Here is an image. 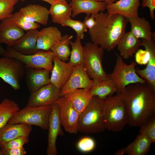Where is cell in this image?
<instances>
[{
	"label": "cell",
	"mask_w": 155,
	"mask_h": 155,
	"mask_svg": "<svg viewBox=\"0 0 155 155\" xmlns=\"http://www.w3.org/2000/svg\"><path fill=\"white\" fill-rule=\"evenodd\" d=\"M19 0V1H23V2H24V1H26V0Z\"/></svg>",
	"instance_id": "7dc6e473"
},
{
	"label": "cell",
	"mask_w": 155,
	"mask_h": 155,
	"mask_svg": "<svg viewBox=\"0 0 155 155\" xmlns=\"http://www.w3.org/2000/svg\"><path fill=\"white\" fill-rule=\"evenodd\" d=\"M140 0H119L106 7L108 13L119 14L126 18L138 16V10L140 5Z\"/></svg>",
	"instance_id": "d6986e66"
},
{
	"label": "cell",
	"mask_w": 155,
	"mask_h": 155,
	"mask_svg": "<svg viewBox=\"0 0 155 155\" xmlns=\"http://www.w3.org/2000/svg\"><path fill=\"white\" fill-rule=\"evenodd\" d=\"M20 110L19 105L16 102L8 98L4 99L0 103V128L6 124Z\"/></svg>",
	"instance_id": "4dcf8cb0"
},
{
	"label": "cell",
	"mask_w": 155,
	"mask_h": 155,
	"mask_svg": "<svg viewBox=\"0 0 155 155\" xmlns=\"http://www.w3.org/2000/svg\"><path fill=\"white\" fill-rule=\"evenodd\" d=\"M60 91L61 89L50 83L31 93L26 106H51L61 97Z\"/></svg>",
	"instance_id": "8fae6325"
},
{
	"label": "cell",
	"mask_w": 155,
	"mask_h": 155,
	"mask_svg": "<svg viewBox=\"0 0 155 155\" xmlns=\"http://www.w3.org/2000/svg\"><path fill=\"white\" fill-rule=\"evenodd\" d=\"M70 45L71 50L69 62L74 66L83 64L84 46L81 44V39L77 37L74 42L70 41Z\"/></svg>",
	"instance_id": "1f68e13d"
},
{
	"label": "cell",
	"mask_w": 155,
	"mask_h": 155,
	"mask_svg": "<svg viewBox=\"0 0 155 155\" xmlns=\"http://www.w3.org/2000/svg\"><path fill=\"white\" fill-rule=\"evenodd\" d=\"M77 146L80 151L88 152L93 151L96 146L94 140L91 137H85L81 138L78 142Z\"/></svg>",
	"instance_id": "8d00e7d4"
},
{
	"label": "cell",
	"mask_w": 155,
	"mask_h": 155,
	"mask_svg": "<svg viewBox=\"0 0 155 155\" xmlns=\"http://www.w3.org/2000/svg\"><path fill=\"white\" fill-rule=\"evenodd\" d=\"M125 154L123 148L121 149L118 150L116 152L115 155H123Z\"/></svg>",
	"instance_id": "ee69618b"
},
{
	"label": "cell",
	"mask_w": 155,
	"mask_h": 155,
	"mask_svg": "<svg viewBox=\"0 0 155 155\" xmlns=\"http://www.w3.org/2000/svg\"><path fill=\"white\" fill-rule=\"evenodd\" d=\"M19 0H0V21L11 17L14 7Z\"/></svg>",
	"instance_id": "e575fe53"
},
{
	"label": "cell",
	"mask_w": 155,
	"mask_h": 155,
	"mask_svg": "<svg viewBox=\"0 0 155 155\" xmlns=\"http://www.w3.org/2000/svg\"><path fill=\"white\" fill-rule=\"evenodd\" d=\"M49 10L52 21L54 23L62 25L71 17V8L65 0H57L51 5Z\"/></svg>",
	"instance_id": "83f0119b"
},
{
	"label": "cell",
	"mask_w": 155,
	"mask_h": 155,
	"mask_svg": "<svg viewBox=\"0 0 155 155\" xmlns=\"http://www.w3.org/2000/svg\"><path fill=\"white\" fill-rule=\"evenodd\" d=\"M72 11L71 17L74 18L81 13L87 16L95 14L106 9L107 4L104 2L96 0H70L69 3Z\"/></svg>",
	"instance_id": "e0dca14e"
},
{
	"label": "cell",
	"mask_w": 155,
	"mask_h": 155,
	"mask_svg": "<svg viewBox=\"0 0 155 155\" xmlns=\"http://www.w3.org/2000/svg\"><path fill=\"white\" fill-rule=\"evenodd\" d=\"M62 126L59 115L58 106L56 102L51 106L49 118L47 155H57V139L58 135L62 136L64 134Z\"/></svg>",
	"instance_id": "4fadbf2b"
},
{
	"label": "cell",
	"mask_w": 155,
	"mask_h": 155,
	"mask_svg": "<svg viewBox=\"0 0 155 155\" xmlns=\"http://www.w3.org/2000/svg\"><path fill=\"white\" fill-rule=\"evenodd\" d=\"M92 80V84L90 90L93 96H97L104 100L117 92L115 83L108 76Z\"/></svg>",
	"instance_id": "cb8c5ba5"
},
{
	"label": "cell",
	"mask_w": 155,
	"mask_h": 155,
	"mask_svg": "<svg viewBox=\"0 0 155 155\" xmlns=\"http://www.w3.org/2000/svg\"><path fill=\"white\" fill-rule=\"evenodd\" d=\"M73 37L72 35L68 34L63 36L60 40L51 47V50L55 56L64 62L69 59L71 53L70 42Z\"/></svg>",
	"instance_id": "f546056e"
},
{
	"label": "cell",
	"mask_w": 155,
	"mask_h": 155,
	"mask_svg": "<svg viewBox=\"0 0 155 155\" xmlns=\"http://www.w3.org/2000/svg\"><path fill=\"white\" fill-rule=\"evenodd\" d=\"M25 34L24 30L14 23L11 17L0 21V44L4 43L11 47Z\"/></svg>",
	"instance_id": "2e32d148"
},
{
	"label": "cell",
	"mask_w": 155,
	"mask_h": 155,
	"mask_svg": "<svg viewBox=\"0 0 155 155\" xmlns=\"http://www.w3.org/2000/svg\"><path fill=\"white\" fill-rule=\"evenodd\" d=\"M50 72L43 69L25 68L26 82L31 93L50 83Z\"/></svg>",
	"instance_id": "ac0fdd59"
},
{
	"label": "cell",
	"mask_w": 155,
	"mask_h": 155,
	"mask_svg": "<svg viewBox=\"0 0 155 155\" xmlns=\"http://www.w3.org/2000/svg\"><path fill=\"white\" fill-rule=\"evenodd\" d=\"M92 80L88 75L83 64L75 65L67 81L61 88V96L78 89H90Z\"/></svg>",
	"instance_id": "7c38bea8"
},
{
	"label": "cell",
	"mask_w": 155,
	"mask_h": 155,
	"mask_svg": "<svg viewBox=\"0 0 155 155\" xmlns=\"http://www.w3.org/2000/svg\"><path fill=\"white\" fill-rule=\"evenodd\" d=\"M103 112L106 129L112 132L122 130L127 124L124 102L119 93L104 101Z\"/></svg>",
	"instance_id": "277c9868"
},
{
	"label": "cell",
	"mask_w": 155,
	"mask_h": 155,
	"mask_svg": "<svg viewBox=\"0 0 155 155\" xmlns=\"http://www.w3.org/2000/svg\"><path fill=\"white\" fill-rule=\"evenodd\" d=\"M61 25L73 28L77 33V37L81 39H84V33L87 32L88 29L83 22L73 20L71 18L66 20Z\"/></svg>",
	"instance_id": "d590c367"
},
{
	"label": "cell",
	"mask_w": 155,
	"mask_h": 155,
	"mask_svg": "<svg viewBox=\"0 0 155 155\" xmlns=\"http://www.w3.org/2000/svg\"><path fill=\"white\" fill-rule=\"evenodd\" d=\"M26 153L23 147L5 150L0 149V155H25Z\"/></svg>",
	"instance_id": "ab89813d"
},
{
	"label": "cell",
	"mask_w": 155,
	"mask_h": 155,
	"mask_svg": "<svg viewBox=\"0 0 155 155\" xmlns=\"http://www.w3.org/2000/svg\"><path fill=\"white\" fill-rule=\"evenodd\" d=\"M51 106H26L12 116L7 123H25L39 127L43 130L48 129Z\"/></svg>",
	"instance_id": "8992f818"
},
{
	"label": "cell",
	"mask_w": 155,
	"mask_h": 155,
	"mask_svg": "<svg viewBox=\"0 0 155 155\" xmlns=\"http://www.w3.org/2000/svg\"><path fill=\"white\" fill-rule=\"evenodd\" d=\"M88 29L90 30L96 24L94 14L90 16H86L83 22Z\"/></svg>",
	"instance_id": "b9f144b4"
},
{
	"label": "cell",
	"mask_w": 155,
	"mask_h": 155,
	"mask_svg": "<svg viewBox=\"0 0 155 155\" xmlns=\"http://www.w3.org/2000/svg\"><path fill=\"white\" fill-rule=\"evenodd\" d=\"M57 102L62 126L67 132L77 134L78 132V126L80 114L65 96L60 97Z\"/></svg>",
	"instance_id": "30bf717a"
},
{
	"label": "cell",
	"mask_w": 155,
	"mask_h": 155,
	"mask_svg": "<svg viewBox=\"0 0 155 155\" xmlns=\"http://www.w3.org/2000/svg\"><path fill=\"white\" fill-rule=\"evenodd\" d=\"M39 32L37 29L27 31L11 47L16 52L25 55L33 54L40 51L42 50L37 47Z\"/></svg>",
	"instance_id": "7402d4cb"
},
{
	"label": "cell",
	"mask_w": 155,
	"mask_h": 155,
	"mask_svg": "<svg viewBox=\"0 0 155 155\" xmlns=\"http://www.w3.org/2000/svg\"><path fill=\"white\" fill-rule=\"evenodd\" d=\"M96 1H100V2H104L107 4H111L113 3L115 1L117 0H96Z\"/></svg>",
	"instance_id": "7bdbcfd3"
},
{
	"label": "cell",
	"mask_w": 155,
	"mask_h": 155,
	"mask_svg": "<svg viewBox=\"0 0 155 155\" xmlns=\"http://www.w3.org/2000/svg\"><path fill=\"white\" fill-rule=\"evenodd\" d=\"M5 50L0 44V55H3L5 52Z\"/></svg>",
	"instance_id": "f6af8a7d"
},
{
	"label": "cell",
	"mask_w": 155,
	"mask_h": 155,
	"mask_svg": "<svg viewBox=\"0 0 155 155\" xmlns=\"http://www.w3.org/2000/svg\"><path fill=\"white\" fill-rule=\"evenodd\" d=\"M104 50L96 44L87 42L84 46L83 65L90 79L92 80L108 77L102 67Z\"/></svg>",
	"instance_id": "52a82bcc"
},
{
	"label": "cell",
	"mask_w": 155,
	"mask_h": 155,
	"mask_svg": "<svg viewBox=\"0 0 155 155\" xmlns=\"http://www.w3.org/2000/svg\"><path fill=\"white\" fill-rule=\"evenodd\" d=\"M11 18L14 23L24 31H28L37 29L40 26V25L37 23L30 22L26 21L19 11L13 13Z\"/></svg>",
	"instance_id": "836d02e7"
},
{
	"label": "cell",
	"mask_w": 155,
	"mask_h": 155,
	"mask_svg": "<svg viewBox=\"0 0 155 155\" xmlns=\"http://www.w3.org/2000/svg\"><path fill=\"white\" fill-rule=\"evenodd\" d=\"M3 56L20 61L24 64L25 68L43 69L50 72L53 67V60L55 56L54 53L51 50H42L36 53L25 55L19 53L12 47L8 46Z\"/></svg>",
	"instance_id": "ba28073f"
},
{
	"label": "cell",
	"mask_w": 155,
	"mask_h": 155,
	"mask_svg": "<svg viewBox=\"0 0 155 155\" xmlns=\"http://www.w3.org/2000/svg\"><path fill=\"white\" fill-rule=\"evenodd\" d=\"M127 19L131 25L130 31L136 37L146 40L154 37V33L152 32L150 22L145 18L138 16L128 18Z\"/></svg>",
	"instance_id": "484cf974"
},
{
	"label": "cell",
	"mask_w": 155,
	"mask_h": 155,
	"mask_svg": "<svg viewBox=\"0 0 155 155\" xmlns=\"http://www.w3.org/2000/svg\"><path fill=\"white\" fill-rule=\"evenodd\" d=\"M137 63L132 61L127 65L121 56L117 54L115 64L112 72L108 74V77L115 83L117 89L116 93L121 92L128 85L136 83H146L139 76L135 71Z\"/></svg>",
	"instance_id": "5b68a950"
},
{
	"label": "cell",
	"mask_w": 155,
	"mask_h": 155,
	"mask_svg": "<svg viewBox=\"0 0 155 155\" xmlns=\"http://www.w3.org/2000/svg\"><path fill=\"white\" fill-rule=\"evenodd\" d=\"M26 21L46 25L50 13L47 8L39 4H30L18 11Z\"/></svg>",
	"instance_id": "ffe728a7"
},
{
	"label": "cell",
	"mask_w": 155,
	"mask_h": 155,
	"mask_svg": "<svg viewBox=\"0 0 155 155\" xmlns=\"http://www.w3.org/2000/svg\"><path fill=\"white\" fill-rule=\"evenodd\" d=\"M141 46V40L134 36L130 31L125 32L117 45L122 59L126 60L135 54Z\"/></svg>",
	"instance_id": "603a6c76"
},
{
	"label": "cell",
	"mask_w": 155,
	"mask_h": 155,
	"mask_svg": "<svg viewBox=\"0 0 155 155\" xmlns=\"http://www.w3.org/2000/svg\"><path fill=\"white\" fill-rule=\"evenodd\" d=\"M51 71L50 83L61 89L70 77L75 66L69 62L66 63L55 56Z\"/></svg>",
	"instance_id": "9a60e30c"
},
{
	"label": "cell",
	"mask_w": 155,
	"mask_h": 155,
	"mask_svg": "<svg viewBox=\"0 0 155 155\" xmlns=\"http://www.w3.org/2000/svg\"><path fill=\"white\" fill-rule=\"evenodd\" d=\"M46 2L51 5L56 2L57 0H40Z\"/></svg>",
	"instance_id": "bcb514c9"
},
{
	"label": "cell",
	"mask_w": 155,
	"mask_h": 155,
	"mask_svg": "<svg viewBox=\"0 0 155 155\" xmlns=\"http://www.w3.org/2000/svg\"><path fill=\"white\" fill-rule=\"evenodd\" d=\"M142 6L143 7H148L150 16L152 20H155L154 11L155 9V0H142Z\"/></svg>",
	"instance_id": "60d3db41"
},
{
	"label": "cell",
	"mask_w": 155,
	"mask_h": 155,
	"mask_svg": "<svg viewBox=\"0 0 155 155\" xmlns=\"http://www.w3.org/2000/svg\"><path fill=\"white\" fill-rule=\"evenodd\" d=\"M152 143L146 137L139 134L123 149L125 154L129 155H145L149 151Z\"/></svg>",
	"instance_id": "f1b7e54d"
},
{
	"label": "cell",
	"mask_w": 155,
	"mask_h": 155,
	"mask_svg": "<svg viewBox=\"0 0 155 155\" xmlns=\"http://www.w3.org/2000/svg\"><path fill=\"white\" fill-rule=\"evenodd\" d=\"M139 127V134L146 137L152 143H155V114L152 116Z\"/></svg>",
	"instance_id": "d6a6232c"
},
{
	"label": "cell",
	"mask_w": 155,
	"mask_h": 155,
	"mask_svg": "<svg viewBox=\"0 0 155 155\" xmlns=\"http://www.w3.org/2000/svg\"><path fill=\"white\" fill-rule=\"evenodd\" d=\"M74 108L80 114L84 110L92 97L90 89H78L65 95Z\"/></svg>",
	"instance_id": "4316f807"
},
{
	"label": "cell",
	"mask_w": 155,
	"mask_h": 155,
	"mask_svg": "<svg viewBox=\"0 0 155 155\" xmlns=\"http://www.w3.org/2000/svg\"><path fill=\"white\" fill-rule=\"evenodd\" d=\"M135 54V60L137 63L140 64L147 63L149 59V55L147 51L138 50Z\"/></svg>",
	"instance_id": "f35d334b"
},
{
	"label": "cell",
	"mask_w": 155,
	"mask_h": 155,
	"mask_svg": "<svg viewBox=\"0 0 155 155\" xmlns=\"http://www.w3.org/2000/svg\"><path fill=\"white\" fill-rule=\"evenodd\" d=\"M104 101L97 96L92 97L80 115L78 131L86 133H98L106 129L103 112Z\"/></svg>",
	"instance_id": "3957f363"
},
{
	"label": "cell",
	"mask_w": 155,
	"mask_h": 155,
	"mask_svg": "<svg viewBox=\"0 0 155 155\" xmlns=\"http://www.w3.org/2000/svg\"><path fill=\"white\" fill-rule=\"evenodd\" d=\"M25 69L24 64L17 59L4 56L0 57V78L15 90L20 88Z\"/></svg>",
	"instance_id": "9c48e42d"
},
{
	"label": "cell",
	"mask_w": 155,
	"mask_h": 155,
	"mask_svg": "<svg viewBox=\"0 0 155 155\" xmlns=\"http://www.w3.org/2000/svg\"><path fill=\"white\" fill-rule=\"evenodd\" d=\"M29 140L28 136H20L5 143L0 149L5 150L23 147L28 142Z\"/></svg>",
	"instance_id": "74e56055"
},
{
	"label": "cell",
	"mask_w": 155,
	"mask_h": 155,
	"mask_svg": "<svg viewBox=\"0 0 155 155\" xmlns=\"http://www.w3.org/2000/svg\"><path fill=\"white\" fill-rule=\"evenodd\" d=\"M141 40L142 46L149 54V59L144 69L136 67V72L150 87L155 90V43L153 38Z\"/></svg>",
	"instance_id": "5bb4252c"
},
{
	"label": "cell",
	"mask_w": 155,
	"mask_h": 155,
	"mask_svg": "<svg viewBox=\"0 0 155 155\" xmlns=\"http://www.w3.org/2000/svg\"><path fill=\"white\" fill-rule=\"evenodd\" d=\"M32 125L25 123H7L0 128V148L8 142L21 136H28Z\"/></svg>",
	"instance_id": "44dd1931"
},
{
	"label": "cell",
	"mask_w": 155,
	"mask_h": 155,
	"mask_svg": "<svg viewBox=\"0 0 155 155\" xmlns=\"http://www.w3.org/2000/svg\"><path fill=\"white\" fill-rule=\"evenodd\" d=\"M119 94L124 102L127 124L139 127L155 114V90L146 84H129Z\"/></svg>",
	"instance_id": "6da1fadb"
},
{
	"label": "cell",
	"mask_w": 155,
	"mask_h": 155,
	"mask_svg": "<svg viewBox=\"0 0 155 155\" xmlns=\"http://www.w3.org/2000/svg\"><path fill=\"white\" fill-rule=\"evenodd\" d=\"M62 34L57 27L50 26L39 31L37 41V47L45 51L51 50V47L61 39Z\"/></svg>",
	"instance_id": "d4e9b609"
},
{
	"label": "cell",
	"mask_w": 155,
	"mask_h": 155,
	"mask_svg": "<svg viewBox=\"0 0 155 155\" xmlns=\"http://www.w3.org/2000/svg\"><path fill=\"white\" fill-rule=\"evenodd\" d=\"M96 24L89 32L92 42L108 52L113 50L125 33L128 21L119 14L101 11L94 14Z\"/></svg>",
	"instance_id": "7a4b0ae2"
}]
</instances>
